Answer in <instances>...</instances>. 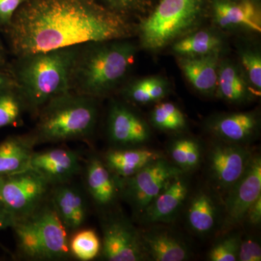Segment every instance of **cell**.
Wrapping results in <instances>:
<instances>
[{"mask_svg": "<svg viewBox=\"0 0 261 261\" xmlns=\"http://www.w3.org/2000/svg\"><path fill=\"white\" fill-rule=\"evenodd\" d=\"M17 57L123 39L130 28L126 18L97 0H28L7 27Z\"/></svg>", "mask_w": 261, "mask_h": 261, "instance_id": "obj_1", "label": "cell"}, {"mask_svg": "<svg viewBox=\"0 0 261 261\" xmlns=\"http://www.w3.org/2000/svg\"><path fill=\"white\" fill-rule=\"evenodd\" d=\"M136 49L122 39L81 45L75 57L70 91L87 97H105L125 78L135 62Z\"/></svg>", "mask_w": 261, "mask_h": 261, "instance_id": "obj_2", "label": "cell"}, {"mask_svg": "<svg viewBox=\"0 0 261 261\" xmlns=\"http://www.w3.org/2000/svg\"><path fill=\"white\" fill-rule=\"evenodd\" d=\"M80 46L18 57L13 71L28 111L37 115L49 100L70 92V76Z\"/></svg>", "mask_w": 261, "mask_h": 261, "instance_id": "obj_3", "label": "cell"}, {"mask_svg": "<svg viewBox=\"0 0 261 261\" xmlns=\"http://www.w3.org/2000/svg\"><path fill=\"white\" fill-rule=\"evenodd\" d=\"M32 135L36 145L90 137L97 124L96 99L68 92L54 97L37 113Z\"/></svg>", "mask_w": 261, "mask_h": 261, "instance_id": "obj_4", "label": "cell"}, {"mask_svg": "<svg viewBox=\"0 0 261 261\" xmlns=\"http://www.w3.org/2000/svg\"><path fill=\"white\" fill-rule=\"evenodd\" d=\"M19 252L30 260H56L69 257L68 230L53 206L42 205L12 226Z\"/></svg>", "mask_w": 261, "mask_h": 261, "instance_id": "obj_5", "label": "cell"}, {"mask_svg": "<svg viewBox=\"0 0 261 261\" xmlns=\"http://www.w3.org/2000/svg\"><path fill=\"white\" fill-rule=\"evenodd\" d=\"M209 0H159L140 25L141 42L146 49L156 50L173 39L202 16Z\"/></svg>", "mask_w": 261, "mask_h": 261, "instance_id": "obj_6", "label": "cell"}, {"mask_svg": "<svg viewBox=\"0 0 261 261\" xmlns=\"http://www.w3.org/2000/svg\"><path fill=\"white\" fill-rule=\"evenodd\" d=\"M183 173H186L162 158L149 163L130 177L120 179L121 194L140 216L163 188Z\"/></svg>", "mask_w": 261, "mask_h": 261, "instance_id": "obj_7", "label": "cell"}, {"mask_svg": "<svg viewBox=\"0 0 261 261\" xmlns=\"http://www.w3.org/2000/svg\"><path fill=\"white\" fill-rule=\"evenodd\" d=\"M49 185L32 169L0 177V205L15 221L24 219L40 206Z\"/></svg>", "mask_w": 261, "mask_h": 261, "instance_id": "obj_8", "label": "cell"}, {"mask_svg": "<svg viewBox=\"0 0 261 261\" xmlns=\"http://www.w3.org/2000/svg\"><path fill=\"white\" fill-rule=\"evenodd\" d=\"M103 258L110 261L147 260L140 231L119 212L103 216L101 221Z\"/></svg>", "mask_w": 261, "mask_h": 261, "instance_id": "obj_9", "label": "cell"}, {"mask_svg": "<svg viewBox=\"0 0 261 261\" xmlns=\"http://www.w3.org/2000/svg\"><path fill=\"white\" fill-rule=\"evenodd\" d=\"M252 158L247 146L218 140L207 158V172L214 188L226 195L245 172Z\"/></svg>", "mask_w": 261, "mask_h": 261, "instance_id": "obj_10", "label": "cell"}, {"mask_svg": "<svg viewBox=\"0 0 261 261\" xmlns=\"http://www.w3.org/2000/svg\"><path fill=\"white\" fill-rule=\"evenodd\" d=\"M261 196V159L252 155L242 177L225 195L221 231L227 232L245 220L247 211Z\"/></svg>", "mask_w": 261, "mask_h": 261, "instance_id": "obj_11", "label": "cell"}, {"mask_svg": "<svg viewBox=\"0 0 261 261\" xmlns=\"http://www.w3.org/2000/svg\"><path fill=\"white\" fill-rule=\"evenodd\" d=\"M108 138L118 148L139 147L148 142L150 130L146 122L125 105L114 102L108 120Z\"/></svg>", "mask_w": 261, "mask_h": 261, "instance_id": "obj_12", "label": "cell"}, {"mask_svg": "<svg viewBox=\"0 0 261 261\" xmlns=\"http://www.w3.org/2000/svg\"><path fill=\"white\" fill-rule=\"evenodd\" d=\"M29 169L37 173L49 185H63L80 173V156L74 151L64 148L34 152Z\"/></svg>", "mask_w": 261, "mask_h": 261, "instance_id": "obj_13", "label": "cell"}, {"mask_svg": "<svg viewBox=\"0 0 261 261\" xmlns=\"http://www.w3.org/2000/svg\"><path fill=\"white\" fill-rule=\"evenodd\" d=\"M190 182L185 173L173 178L141 215L146 224L169 223L176 219L187 200Z\"/></svg>", "mask_w": 261, "mask_h": 261, "instance_id": "obj_14", "label": "cell"}, {"mask_svg": "<svg viewBox=\"0 0 261 261\" xmlns=\"http://www.w3.org/2000/svg\"><path fill=\"white\" fill-rule=\"evenodd\" d=\"M208 10L220 27L241 25L261 32L260 5L257 0H209Z\"/></svg>", "mask_w": 261, "mask_h": 261, "instance_id": "obj_15", "label": "cell"}, {"mask_svg": "<svg viewBox=\"0 0 261 261\" xmlns=\"http://www.w3.org/2000/svg\"><path fill=\"white\" fill-rule=\"evenodd\" d=\"M147 258L154 261H184L191 255L187 243L166 228L154 226L140 231Z\"/></svg>", "mask_w": 261, "mask_h": 261, "instance_id": "obj_16", "label": "cell"}, {"mask_svg": "<svg viewBox=\"0 0 261 261\" xmlns=\"http://www.w3.org/2000/svg\"><path fill=\"white\" fill-rule=\"evenodd\" d=\"M259 126L255 113H236L214 118L209 123V130L219 141L247 146L257 137Z\"/></svg>", "mask_w": 261, "mask_h": 261, "instance_id": "obj_17", "label": "cell"}, {"mask_svg": "<svg viewBox=\"0 0 261 261\" xmlns=\"http://www.w3.org/2000/svg\"><path fill=\"white\" fill-rule=\"evenodd\" d=\"M67 184L56 185L51 197V205L66 229L75 231L87 219V203L83 195Z\"/></svg>", "mask_w": 261, "mask_h": 261, "instance_id": "obj_18", "label": "cell"}, {"mask_svg": "<svg viewBox=\"0 0 261 261\" xmlns=\"http://www.w3.org/2000/svg\"><path fill=\"white\" fill-rule=\"evenodd\" d=\"M86 185L91 197L100 207L112 205L121 193L120 179L102 160L93 157L86 167Z\"/></svg>", "mask_w": 261, "mask_h": 261, "instance_id": "obj_19", "label": "cell"}, {"mask_svg": "<svg viewBox=\"0 0 261 261\" xmlns=\"http://www.w3.org/2000/svg\"><path fill=\"white\" fill-rule=\"evenodd\" d=\"M162 158L164 156L158 151L132 147L111 149L106 154L103 161L117 178L125 179L149 163Z\"/></svg>", "mask_w": 261, "mask_h": 261, "instance_id": "obj_20", "label": "cell"}, {"mask_svg": "<svg viewBox=\"0 0 261 261\" xmlns=\"http://www.w3.org/2000/svg\"><path fill=\"white\" fill-rule=\"evenodd\" d=\"M36 142L32 134L10 136L0 143V177L29 169Z\"/></svg>", "mask_w": 261, "mask_h": 261, "instance_id": "obj_21", "label": "cell"}, {"mask_svg": "<svg viewBox=\"0 0 261 261\" xmlns=\"http://www.w3.org/2000/svg\"><path fill=\"white\" fill-rule=\"evenodd\" d=\"M218 51L205 56L187 57L180 61L184 73L202 93H211L217 86Z\"/></svg>", "mask_w": 261, "mask_h": 261, "instance_id": "obj_22", "label": "cell"}, {"mask_svg": "<svg viewBox=\"0 0 261 261\" xmlns=\"http://www.w3.org/2000/svg\"><path fill=\"white\" fill-rule=\"evenodd\" d=\"M219 211L210 192L200 190L192 197L187 213L189 228L196 234L207 236L217 225Z\"/></svg>", "mask_w": 261, "mask_h": 261, "instance_id": "obj_23", "label": "cell"}, {"mask_svg": "<svg viewBox=\"0 0 261 261\" xmlns=\"http://www.w3.org/2000/svg\"><path fill=\"white\" fill-rule=\"evenodd\" d=\"M27 111V102L18 85L0 90V128L19 124Z\"/></svg>", "mask_w": 261, "mask_h": 261, "instance_id": "obj_24", "label": "cell"}, {"mask_svg": "<svg viewBox=\"0 0 261 261\" xmlns=\"http://www.w3.org/2000/svg\"><path fill=\"white\" fill-rule=\"evenodd\" d=\"M221 42L214 34L200 32L181 39L173 45V51L187 57L205 56L217 51Z\"/></svg>", "mask_w": 261, "mask_h": 261, "instance_id": "obj_25", "label": "cell"}, {"mask_svg": "<svg viewBox=\"0 0 261 261\" xmlns=\"http://www.w3.org/2000/svg\"><path fill=\"white\" fill-rule=\"evenodd\" d=\"M217 85L221 97L228 102H241L246 98L245 84L233 65L225 64L221 67Z\"/></svg>", "mask_w": 261, "mask_h": 261, "instance_id": "obj_26", "label": "cell"}, {"mask_svg": "<svg viewBox=\"0 0 261 261\" xmlns=\"http://www.w3.org/2000/svg\"><path fill=\"white\" fill-rule=\"evenodd\" d=\"M151 122L156 128L166 132H178L186 126L183 113L171 102L158 105L151 113Z\"/></svg>", "mask_w": 261, "mask_h": 261, "instance_id": "obj_27", "label": "cell"}, {"mask_svg": "<svg viewBox=\"0 0 261 261\" xmlns=\"http://www.w3.org/2000/svg\"><path fill=\"white\" fill-rule=\"evenodd\" d=\"M70 254L82 261L93 260L101 250V242L92 229L78 231L69 242Z\"/></svg>", "mask_w": 261, "mask_h": 261, "instance_id": "obj_28", "label": "cell"}, {"mask_svg": "<svg viewBox=\"0 0 261 261\" xmlns=\"http://www.w3.org/2000/svg\"><path fill=\"white\" fill-rule=\"evenodd\" d=\"M105 8L128 18L151 11L159 0H97Z\"/></svg>", "mask_w": 261, "mask_h": 261, "instance_id": "obj_29", "label": "cell"}, {"mask_svg": "<svg viewBox=\"0 0 261 261\" xmlns=\"http://www.w3.org/2000/svg\"><path fill=\"white\" fill-rule=\"evenodd\" d=\"M241 235L229 233L218 240L211 247L207 258L211 261H236L238 260Z\"/></svg>", "mask_w": 261, "mask_h": 261, "instance_id": "obj_30", "label": "cell"}, {"mask_svg": "<svg viewBox=\"0 0 261 261\" xmlns=\"http://www.w3.org/2000/svg\"><path fill=\"white\" fill-rule=\"evenodd\" d=\"M195 140L193 139L181 138L173 142L168 148L171 161L175 166L181 168L182 171L186 172L187 159L191 151L192 145Z\"/></svg>", "mask_w": 261, "mask_h": 261, "instance_id": "obj_31", "label": "cell"}, {"mask_svg": "<svg viewBox=\"0 0 261 261\" xmlns=\"http://www.w3.org/2000/svg\"><path fill=\"white\" fill-rule=\"evenodd\" d=\"M242 63L246 70L247 75L254 87L261 88V58L254 51H247L242 55Z\"/></svg>", "mask_w": 261, "mask_h": 261, "instance_id": "obj_32", "label": "cell"}, {"mask_svg": "<svg viewBox=\"0 0 261 261\" xmlns=\"http://www.w3.org/2000/svg\"><path fill=\"white\" fill-rule=\"evenodd\" d=\"M240 261L261 260V247L260 244L252 237L241 238L238 260Z\"/></svg>", "mask_w": 261, "mask_h": 261, "instance_id": "obj_33", "label": "cell"}, {"mask_svg": "<svg viewBox=\"0 0 261 261\" xmlns=\"http://www.w3.org/2000/svg\"><path fill=\"white\" fill-rule=\"evenodd\" d=\"M28 0H0V25L8 27L15 13Z\"/></svg>", "mask_w": 261, "mask_h": 261, "instance_id": "obj_34", "label": "cell"}, {"mask_svg": "<svg viewBox=\"0 0 261 261\" xmlns=\"http://www.w3.org/2000/svg\"><path fill=\"white\" fill-rule=\"evenodd\" d=\"M252 226H258L261 221V196L257 199L247 211L245 220Z\"/></svg>", "mask_w": 261, "mask_h": 261, "instance_id": "obj_35", "label": "cell"}, {"mask_svg": "<svg viewBox=\"0 0 261 261\" xmlns=\"http://www.w3.org/2000/svg\"><path fill=\"white\" fill-rule=\"evenodd\" d=\"M166 87L164 82L159 79H150L149 94L152 102L162 99L166 95Z\"/></svg>", "mask_w": 261, "mask_h": 261, "instance_id": "obj_36", "label": "cell"}, {"mask_svg": "<svg viewBox=\"0 0 261 261\" xmlns=\"http://www.w3.org/2000/svg\"><path fill=\"white\" fill-rule=\"evenodd\" d=\"M14 223L15 220L11 214L0 205V231L7 228H12Z\"/></svg>", "mask_w": 261, "mask_h": 261, "instance_id": "obj_37", "label": "cell"}, {"mask_svg": "<svg viewBox=\"0 0 261 261\" xmlns=\"http://www.w3.org/2000/svg\"><path fill=\"white\" fill-rule=\"evenodd\" d=\"M15 85L17 83L13 75L0 71V90Z\"/></svg>", "mask_w": 261, "mask_h": 261, "instance_id": "obj_38", "label": "cell"}, {"mask_svg": "<svg viewBox=\"0 0 261 261\" xmlns=\"http://www.w3.org/2000/svg\"><path fill=\"white\" fill-rule=\"evenodd\" d=\"M5 62V56L4 48H3V44H2L1 40H0V66L4 64Z\"/></svg>", "mask_w": 261, "mask_h": 261, "instance_id": "obj_39", "label": "cell"}]
</instances>
